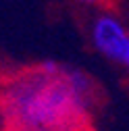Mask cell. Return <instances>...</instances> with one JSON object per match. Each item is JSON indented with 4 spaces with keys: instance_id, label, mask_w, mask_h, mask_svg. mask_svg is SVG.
Listing matches in <instances>:
<instances>
[{
    "instance_id": "obj_2",
    "label": "cell",
    "mask_w": 129,
    "mask_h": 131,
    "mask_svg": "<svg viewBox=\"0 0 129 131\" xmlns=\"http://www.w3.org/2000/svg\"><path fill=\"white\" fill-rule=\"evenodd\" d=\"M90 42L108 62L121 64L129 46V27L112 10H98L90 21Z\"/></svg>"
},
{
    "instance_id": "obj_4",
    "label": "cell",
    "mask_w": 129,
    "mask_h": 131,
    "mask_svg": "<svg viewBox=\"0 0 129 131\" xmlns=\"http://www.w3.org/2000/svg\"><path fill=\"white\" fill-rule=\"evenodd\" d=\"M121 67L127 71V75H129V46H127V52H125V58H123V62H121Z\"/></svg>"
},
{
    "instance_id": "obj_3",
    "label": "cell",
    "mask_w": 129,
    "mask_h": 131,
    "mask_svg": "<svg viewBox=\"0 0 129 131\" xmlns=\"http://www.w3.org/2000/svg\"><path fill=\"white\" fill-rule=\"evenodd\" d=\"M77 4L81 6H90V8H98V10H106V6L112 2V0H75Z\"/></svg>"
},
{
    "instance_id": "obj_1",
    "label": "cell",
    "mask_w": 129,
    "mask_h": 131,
    "mask_svg": "<svg viewBox=\"0 0 129 131\" xmlns=\"http://www.w3.org/2000/svg\"><path fill=\"white\" fill-rule=\"evenodd\" d=\"M92 102L69 83L67 64L48 73L38 62L2 85L0 117L15 131H79Z\"/></svg>"
}]
</instances>
